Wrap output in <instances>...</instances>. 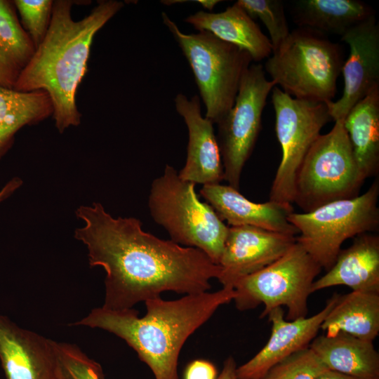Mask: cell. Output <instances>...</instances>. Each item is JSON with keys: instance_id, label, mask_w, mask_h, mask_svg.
Segmentation results:
<instances>
[{"instance_id": "cell-1", "label": "cell", "mask_w": 379, "mask_h": 379, "mask_svg": "<svg viewBox=\"0 0 379 379\" xmlns=\"http://www.w3.org/2000/svg\"><path fill=\"white\" fill-rule=\"evenodd\" d=\"M76 215L84 225L75 238L87 248L90 265L106 272L105 309H131L165 291L206 292L219 277L220 266L203 251L158 238L135 218H114L100 203L81 206Z\"/></svg>"}, {"instance_id": "cell-2", "label": "cell", "mask_w": 379, "mask_h": 379, "mask_svg": "<svg viewBox=\"0 0 379 379\" xmlns=\"http://www.w3.org/2000/svg\"><path fill=\"white\" fill-rule=\"evenodd\" d=\"M72 0L53 1L48 32L36 48L13 90L44 91L53 107V117L60 133L81 123L76 102L78 86L88 71L91 47L97 32L123 7L116 0L99 1L79 20L72 16Z\"/></svg>"}, {"instance_id": "cell-3", "label": "cell", "mask_w": 379, "mask_h": 379, "mask_svg": "<svg viewBox=\"0 0 379 379\" xmlns=\"http://www.w3.org/2000/svg\"><path fill=\"white\" fill-rule=\"evenodd\" d=\"M232 288L187 294L175 300L161 297L145 301L147 313L138 317L133 308L93 309L74 323L100 328L123 339L152 370L155 379H178V357L187 339L206 322L218 308L234 300Z\"/></svg>"}, {"instance_id": "cell-4", "label": "cell", "mask_w": 379, "mask_h": 379, "mask_svg": "<svg viewBox=\"0 0 379 379\" xmlns=\"http://www.w3.org/2000/svg\"><path fill=\"white\" fill-rule=\"evenodd\" d=\"M343 63L338 44L299 27L290 32L263 67L275 86L293 98L328 104L335 97Z\"/></svg>"}, {"instance_id": "cell-5", "label": "cell", "mask_w": 379, "mask_h": 379, "mask_svg": "<svg viewBox=\"0 0 379 379\" xmlns=\"http://www.w3.org/2000/svg\"><path fill=\"white\" fill-rule=\"evenodd\" d=\"M194 186L167 164L163 174L152 182L149 213L172 241L201 250L218 265L228 227L208 203L201 201Z\"/></svg>"}, {"instance_id": "cell-6", "label": "cell", "mask_w": 379, "mask_h": 379, "mask_svg": "<svg viewBox=\"0 0 379 379\" xmlns=\"http://www.w3.org/2000/svg\"><path fill=\"white\" fill-rule=\"evenodd\" d=\"M161 18L192 69L205 117L217 124L234 105L241 77L252 64L251 55L208 32L183 33L165 12Z\"/></svg>"}, {"instance_id": "cell-7", "label": "cell", "mask_w": 379, "mask_h": 379, "mask_svg": "<svg viewBox=\"0 0 379 379\" xmlns=\"http://www.w3.org/2000/svg\"><path fill=\"white\" fill-rule=\"evenodd\" d=\"M364 181L356 164L343 121L320 134L312 144L295 175L293 203L302 213L326 204L354 198Z\"/></svg>"}, {"instance_id": "cell-8", "label": "cell", "mask_w": 379, "mask_h": 379, "mask_svg": "<svg viewBox=\"0 0 379 379\" xmlns=\"http://www.w3.org/2000/svg\"><path fill=\"white\" fill-rule=\"evenodd\" d=\"M378 197L377 179L366 192L354 198L335 201L307 213L292 212L288 220L299 234L296 242L328 270L345 240L378 230Z\"/></svg>"}, {"instance_id": "cell-9", "label": "cell", "mask_w": 379, "mask_h": 379, "mask_svg": "<svg viewBox=\"0 0 379 379\" xmlns=\"http://www.w3.org/2000/svg\"><path fill=\"white\" fill-rule=\"evenodd\" d=\"M321 269L295 241L277 260L234 284L236 307L243 311L262 304V318L272 310L285 306L287 320L306 317L311 288Z\"/></svg>"}, {"instance_id": "cell-10", "label": "cell", "mask_w": 379, "mask_h": 379, "mask_svg": "<svg viewBox=\"0 0 379 379\" xmlns=\"http://www.w3.org/2000/svg\"><path fill=\"white\" fill-rule=\"evenodd\" d=\"M272 101L281 159L269 201L293 207L296 173L321 130L332 119L328 104L293 98L277 86L272 90Z\"/></svg>"}, {"instance_id": "cell-11", "label": "cell", "mask_w": 379, "mask_h": 379, "mask_svg": "<svg viewBox=\"0 0 379 379\" xmlns=\"http://www.w3.org/2000/svg\"><path fill=\"white\" fill-rule=\"evenodd\" d=\"M274 86L263 65L251 64L241 77L234 105L217 124L224 180L237 190L260 133L267 98Z\"/></svg>"}, {"instance_id": "cell-12", "label": "cell", "mask_w": 379, "mask_h": 379, "mask_svg": "<svg viewBox=\"0 0 379 379\" xmlns=\"http://www.w3.org/2000/svg\"><path fill=\"white\" fill-rule=\"evenodd\" d=\"M341 39L349 46L350 55L341 70L343 95L328 103L334 121H343L358 102L379 87V27L375 16L349 29Z\"/></svg>"}, {"instance_id": "cell-13", "label": "cell", "mask_w": 379, "mask_h": 379, "mask_svg": "<svg viewBox=\"0 0 379 379\" xmlns=\"http://www.w3.org/2000/svg\"><path fill=\"white\" fill-rule=\"evenodd\" d=\"M295 237L248 225L229 227L218 280L223 287L234 288L239 279L282 256L295 243Z\"/></svg>"}, {"instance_id": "cell-14", "label": "cell", "mask_w": 379, "mask_h": 379, "mask_svg": "<svg viewBox=\"0 0 379 379\" xmlns=\"http://www.w3.org/2000/svg\"><path fill=\"white\" fill-rule=\"evenodd\" d=\"M338 294H334L318 313L292 321L286 320L282 307L268 314L272 323L270 338L249 361L237 368L238 379H260L273 366L288 356L309 347L316 338Z\"/></svg>"}, {"instance_id": "cell-15", "label": "cell", "mask_w": 379, "mask_h": 379, "mask_svg": "<svg viewBox=\"0 0 379 379\" xmlns=\"http://www.w3.org/2000/svg\"><path fill=\"white\" fill-rule=\"evenodd\" d=\"M0 361L6 379H58L56 341L1 314Z\"/></svg>"}, {"instance_id": "cell-16", "label": "cell", "mask_w": 379, "mask_h": 379, "mask_svg": "<svg viewBox=\"0 0 379 379\" xmlns=\"http://www.w3.org/2000/svg\"><path fill=\"white\" fill-rule=\"evenodd\" d=\"M175 106L188 131L187 159L179 176L195 185L219 184L224 180L221 154L213 124L201 114L199 96L189 99L178 93Z\"/></svg>"}, {"instance_id": "cell-17", "label": "cell", "mask_w": 379, "mask_h": 379, "mask_svg": "<svg viewBox=\"0 0 379 379\" xmlns=\"http://www.w3.org/2000/svg\"><path fill=\"white\" fill-rule=\"evenodd\" d=\"M200 194L230 227L248 225L293 236L298 234L288 220L293 207L271 201L255 203L239 190L220 183L203 185Z\"/></svg>"}, {"instance_id": "cell-18", "label": "cell", "mask_w": 379, "mask_h": 379, "mask_svg": "<svg viewBox=\"0 0 379 379\" xmlns=\"http://www.w3.org/2000/svg\"><path fill=\"white\" fill-rule=\"evenodd\" d=\"M335 286H345L354 291L379 293V236L364 233L341 249L333 266L315 280L311 292Z\"/></svg>"}, {"instance_id": "cell-19", "label": "cell", "mask_w": 379, "mask_h": 379, "mask_svg": "<svg viewBox=\"0 0 379 379\" xmlns=\"http://www.w3.org/2000/svg\"><path fill=\"white\" fill-rule=\"evenodd\" d=\"M184 21L199 32H208L246 51L254 62L267 59L272 53L269 38L237 2L220 13L197 11Z\"/></svg>"}, {"instance_id": "cell-20", "label": "cell", "mask_w": 379, "mask_h": 379, "mask_svg": "<svg viewBox=\"0 0 379 379\" xmlns=\"http://www.w3.org/2000/svg\"><path fill=\"white\" fill-rule=\"evenodd\" d=\"M309 347L328 370L359 379H379V354L373 341L339 332L316 336Z\"/></svg>"}, {"instance_id": "cell-21", "label": "cell", "mask_w": 379, "mask_h": 379, "mask_svg": "<svg viewBox=\"0 0 379 379\" xmlns=\"http://www.w3.org/2000/svg\"><path fill=\"white\" fill-rule=\"evenodd\" d=\"M361 180L379 167V87L358 102L343 120Z\"/></svg>"}, {"instance_id": "cell-22", "label": "cell", "mask_w": 379, "mask_h": 379, "mask_svg": "<svg viewBox=\"0 0 379 379\" xmlns=\"http://www.w3.org/2000/svg\"><path fill=\"white\" fill-rule=\"evenodd\" d=\"M293 13L299 27L341 36L375 15L369 4L359 0H299L294 4Z\"/></svg>"}, {"instance_id": "cell-23", "label": "cell", "mask_w": 379, "mask_h": 379, "mask_svg": "<svg viewBox=\"0 0 379 379\" xmlns=\"http://www.w3.org/2000/svg\"><path fill=\"white\" fill-rule=\"evenodd\" d=\"M320 329L328 336L344 332L373 341L379 334V293L352 291L338 295Z\"/></svg>"}, {"instance_id": "cell-24", "label": "cell", "mask_w": 379, "mask_h": 379, "mask_svg": "<svg viewBox=\"0 0 379 379\" xmlns=\"http://www.w3.org/2000/svg\"><path fill=\"white\" fill-rule=\"evenodd\" d=\"M53 113L52 102L44 91L25 93L0 87V159L20 128L44 121Z\"/></svg>"}, {"instance_id": "cell-25", "label": "cell", "mask_w": 379, "mask_h": 379, "mask_svg": "<svg viewBox=\"0 0 379 379\" xmlns=\"http://www.w3.org/2000/svg\"><path fill=\"white\" fill-rule=\"evenodd\" d=\"M35 50L13 2L0 0V87L13 89Z\"/></svg>"}, {"instance_id": "cell-26", "label": "cell", "mask_w": 379, "mask_h": 379, "mask_svg": "<svg viewBox=\"0 0 379 379\" xmlns=\"http://www.w3.org/2000/svg\"><path fill=\"white\" fill-rule=\"evenodd\" d=\"M237 3L253 19L260 20L267 28L272 51L288 36L284 3L281 0H239Z\"/></svg>"}, {"instance_id": "cell-27", "label": "cell", "mask_w": 379, "mask_h": 379, "mask_svg": "<svg viewBox=\"0 0 379 379\" xmlns=\"http://www.w3.org/2000/svg\"><path fill=\"white\" fill-rule=\"evenodd\" d=\"M58 379H104L100 365L77 346L56 342Z\"/></svg>"}, {"instance_id": "cell-28", "label": "cell", "mask_w": 379, "mask_h": 379, "mask_svg": "<svg viewBox=\"0 0 379 379\" xmlns=\"http://www.w3.org/2000/svg\"><path fill=\"white\" fill-rule=\"evenodd\" d=\"M326 370L317 354L307 347L273 366L260 379H316Z\"/></svg>"}, {"instance_id": "cell-29", "label": "cell", "mask_w": 379, "mask_h": 379, "mask_svg": "<svg viewBox=\"0 0 379 379\" xmlns=\"http://www.w3.org/2000/svg\"><path fill=\"white\" fill-rule=\"evenodd\" d=\"M13 2L20 13L23 27L36 48L49 28L53 1L15 0Z\"/></svg>"}, {"instance_id": "cell-30", "label": "cell", "mask_w": 379, "mask_h": 379, "mask_svg": "<svg viewBox=\"0 0 379 379\" xmlns=\"http://www.w3.org/2000/svg\"><path fill=\"white\" fill-rule=\"evenodd\" d=\"M217 377V370L212 363L197 359L187 365L183 379H216Z\"/></svg>"}, {"instance_id": "cell-31", "label": "cell", "mask_w": 379, "mask_h": 379, "mask_svg": "<svg viewBox=\"0 0 379 379\" xmlns=\"http://www.w3.org/2000/svg\"><path fill=\"white\" fill-rule=\"evenodd\" d=\"M237 368L234 358L229 357L224 361L222 369L216 379H238Z\"/></svg>"}, {"instance_id": "cell-32", "label": "cell", "mask_w": 379, "mask_h": 379, "mask_svg": "<svg viewBox=\"0 0 379 379\" xmlns=\"http://www.w3.org/2000/svg\"><path fill=\"white\" fill-rule=\"evenodd\" d=\"M22 184L18 178H14L7 182L0 190V202L12 194Z\"/></svg>"}, {"instance_id": "cell-33", "label": "cell", "mask_w": 379, "mask_h": 379, "mask_svg": "<svg viewBox=\"0 0 379 379\" xmlns=\"http://www.w3.org/2000/svg\"><path fill=\"white\" fill-rule=\"evenodd\" d=\"M316 379H359L347 375L340 373L331 370H326Z\"/></svg>"}, {"instance_id": "cell-34", "label": "cell", "mask_w": 379, "mask_h": 379, "mask_svg": "<svg viewBox=\"0 0 379 379\" xmlns=\"http://www.w3.org/2000/svg\"><path fill=\"white\" fill-rule=\"evenodd\" d=\"M221 1L218 0H198L196 2H198L204 8L208 9L209 11H211L214 6L220 2Z\"/></svg>"}]
</instances>
